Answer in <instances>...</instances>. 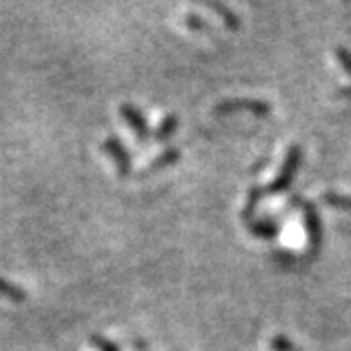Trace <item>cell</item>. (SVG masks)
<instances>
[{"label": "cell", "mask_w": 351, "mask_h": 351, "mask_svg": "<svg viewBox=\"0 0 351 351\" xmlns=\"http://www.w3.org/2000/svg\"><path fill=\"white\" fill-rule=\"evenodd\" d=\"M290 202L303 212V222H305V231H307V241H309V256L313 258L324 241V227L319 220V212L315 208V204H311L309 199H303L300 195H292Z\"/></svg>", "instance_id": "1"}, {"label": "cell", "mask_w": 351, "mask_h": 351, "mask_svg": "<svg viewBox=\"0 0 351 351\" xmlns=\"http://www.w3.org/2000/svg\"><path fill=\"white\" fill-rule=\"evenodd\" d=\"M300 155H303V148L298 144L288 146L280 173L275 176V180H271L269 184L263 186V195H278V193H284L286 189H290L294 176H296V169H298V163H300Z\"/></svg>", "instance_id": "2"}, {"label": "cell", "mask_w": 351, "mask_h": 351, "mask_svg": "<svg viewBox=\"0 0 351 351\" xmlns=\"http://www.w3.org/2000/svg\"><path fill=\"white\" fill-rule=\"evenodd\" d=\"M233 110H250L254 114H269L273 108L267 99H256V97H229V99H222L214 106L216 114L222 112H233Z\"/></svg>", "instance_id": "3"}, {"label": "cell", "mask_w": 351, "mask_h": 351, "mask_svg": "<svg viewBox=\"0 0 351 351\" xmlns=\"http://www.w3.org/2000/svg\"><path fill=\"white\" fill-rule=\"evenodd\" d=\"M102 148L110 155V159L117 165L119 176H130L132 173V157H130V150L125 146L117 136H108L102 144Z\"/></svg>", "instance_id": "4"}, {"label": "cell", "mask_w": 351, "mask_h": 351, "mask_svg": "<svg viewBox=\"0 0 351 351\" xmlns=\"http://www.w3.org/2000/svg\"><path fill=\"white\" fill-rule=\"evenodd\" d=\"M119 112H121V117L128 121V125L134 130V134H136V138L138 140H148L150 138V130H148V123H146V117H144V112L138 108V106H134L132 102H123L121 106H119Z\"/></svg>", "instance_id": "5"}, {"label": "cell", "mask_w": 351, "mask_h": 351, "mask_svg": "<svg viewBox=\"0 0 351 351\" xmlns=\"http://www.w3.org/2000/svg\"><path fill=\"white\" fill-rule=\"evenodd\" d=\"M180 159V148L178 146H167L165 150H161V153L153 159V161H148L146 167L140 171V176H146V173H153L157 169H163L167 165H173L176 161Z\"/></svg>", "instance_id": "6"}, {"label": "cell", "mask_w": 351, "mask_h": 351, "mask_svg": "<svg viewBox=\"0 0 351 351\" xmlns=\"http://www.w3.org/2000/svg\"><path fill=\"white\" fill-rule=\"evenodd\" d=\"M247 231L256 235V237H263V239H275V235L280 233V224L273 222L271 218H265V220H258V218H250V220H243Z\"/></svg>", "instance_id": "7"}, {"label": "cell", "mask_w": 351, "mask_h": 351, "mask_svg": "<svg viewBox=\"0 0 351 351\" xmlns=\"http://www.w3.org/2000/svg\"><path fill=\"white\" fill-rule=\"evenodd\" d=\"M0 296L7 298V300H13V303H21V300L28 298V292L23 290L21 286L9 282L5 278H0Z\"/></svg>", "instance_id": "8"}, {"label": "cell", "mask_w": 351, "mask_h": 351, "mask_svg": "<svg viewBox=\"0 0 351 351\" xmlns=\"http://www.w3.org/2000/svg\"><path fill=\"white\" fill-rule=\"evenodd\" d=\"M206 5H208L212 11H216V13L222 17V21L227 23L229 28H233V30H235V28H239V26H241V19L237 17V13H235V11H231L227 5H222V3H214V0H208Z\"/></svg>", "instance_id": "9"}, {"label": "cell", "mask_w": 351, "mask_h": 351, "mask_svg": "<svg viewBox=\"0 0 351 351\" xmlns=\"http://www.w3.org/2000/svg\"><path fill=\"white\" fill-rule=\"evenodd\" d=\"M176 130H178V114H167V117L161 121V125L157 128V132L153 134V138H155L157 142H165V140H169V138L176 134Z\"/></svg>", "instance_id": "10"}, {"label": "cell", "mask_w": 351, "mask_h": 351, "mask_svg": "<svg viewBox=\"0 0 351 351\" xmlns=\"http://www.w3.org/2000/svg\"><path fill=\"white\" fill-rule=\"evenodd\" d=\"M324 204H328L332 208H341V210H351V195L345 193H335V191H326L322 195Z\"/></svg>", "instance_id": "11"}, {"label": "cell", "mask_w": 351, "mask_h": 351, "mask_svg": "<svg viewBox=\"0 0 351 351\" xmlns=\"http://www.w3.org/2000/svg\"><path fill=\"white\" fill-rule=\"evenodd\" d=\"M269 345H271L273 351H298V347L294 345V341L288 339V337H284V335H273L271 341H269Z\"/></svg>", "instance_id": "12"}, {"label": "cell", "mask_w": 351, "mask_h": 351, "mask_svg": "<svg viewBox=\"0 0 351 351\" xmlns=\"http://www.w3.org/2000/svg\"><path fill=\"white\" fill-rule=\"evenodd\" d=\"M184 21H186V26L189 28H193V30H199V32H210V30H214L212 28V23L210 21H206L204 17H199L197 13H186L184 15Z\"/></svg>", "instance_id": "13"}, {"label": "cell", "mask_w": 351, "mask_h": 351, "mask_svg": "<svg viewBox=\"0 0 351 351\" xmlns=\"http://www.w3.org/2000/svg\"><path fill=\"white\" fill-rule=\"evenodd\" d=\"M89 343L97 349V351H121V347L117 343H112L110 339L102 337V335H91Z\"/></svg>", "instance_id": "14"}, {"label": "cell", "mask_w": 351, "mask_h": 351, "mask_svg": "<svg viewBox=\"0 0 351 351\" xmlns=\"http://www.w3.org/2000/svg\"><path fill=\"white\" fill-rule=\"evenodd\" d=\"M335 56H337V60L345 66V70L351 74V51L347 47H337L335 49Z\"/></svg>", "instance_id": "15"}]
</instances>
